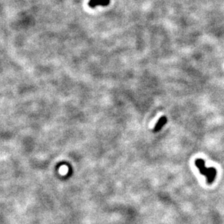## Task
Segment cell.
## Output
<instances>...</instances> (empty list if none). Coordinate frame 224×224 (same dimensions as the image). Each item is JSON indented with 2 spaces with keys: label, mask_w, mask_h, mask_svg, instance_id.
Here are the masks:
<instances>
[{
  "label": "cell",
  "mask_w": 224,
  "mask_h": 224,
  "mask_svg": "<svg viewBox=\"0 0 224 224\" xmlns=\"http://www.w3.org/2000/svg\"><path fill=\"white\" fill-rule=\"evenodd\" d=\"M195 165L196 166V168L199 169L200 173L206 176L208 183H213V182L215 178L216 174H217V171H216L215 168H206L205 161L202 160V159H197L195 161Z\"/></svg>",
  "instance_id": "obj_1"
},
{
  "label": "cell",
  "mask_w": 224,
  "mask_h": 224,
  "mask_svg": "<svg viewBox=\"0 0 224 224\" xmlns=\"http://www.w3.org/2000/svg\"><path fill=\"white\" fill-rule=\"evenodd\" d=\"M110 0H90L88 5L91 8H94L97 6H107Z\"/></svg>",
  "instance_id": "obj_2"
},
{
  "label": "cell",
  "mask_w": 224,
  "mask_h": 224,
  "mask_svg": "<svg viewBox=\"0 0 224 224\" xmlns=\"http://www.w3.org/2000/svg\"><path fill=\"white\" fill-rule=\"evenodd\" d=\"M167 122V117H162L159 119L157 123L155 125L154 128V132H159L161 129L162 128L163 126H164Z\"/></svg>",
  "instance_id": "obj_3"
}]
</instances>
